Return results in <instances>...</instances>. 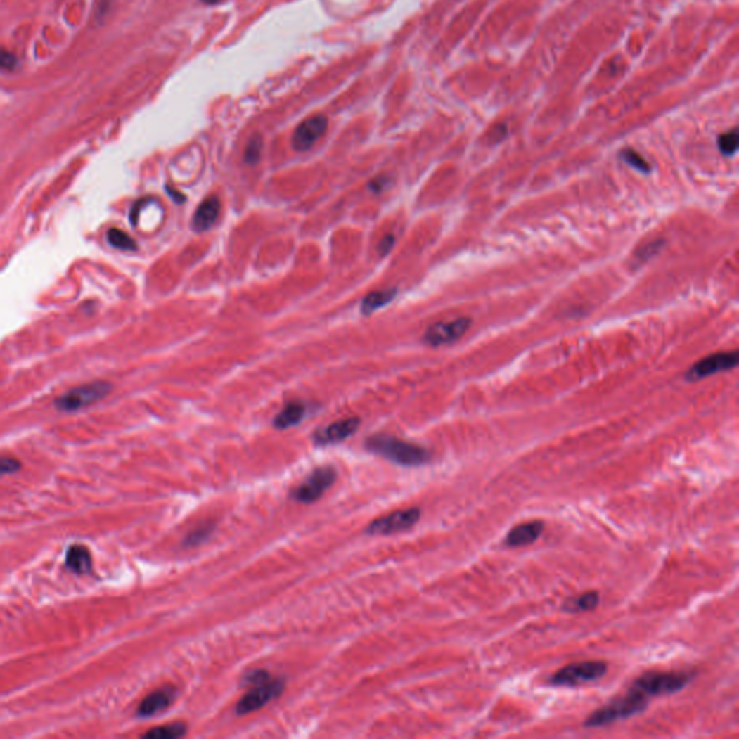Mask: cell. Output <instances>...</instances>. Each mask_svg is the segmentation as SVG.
Wrapping results in <instances>:
<instances>
[{
  "label": "cell",
  "mask_w": 739,
  "mask_h": 739,
  "mask_svg": "<svg viewBox=\"0 0 739 739\" xmlns=\"http://www.w3.org/2000/svg\"><path fill=\"white\" fill-rule=\"evenodd\" d=\"M368 452L380 455L401 467H422L429 463L430 452L420 445L399 439L390 435H373L366 441Z\"/></svg>",
  "instance_id": "1"
},
{
  "label": "cell",
  "mask_w": 739,
  "mask_h": 739,
  "mask_svg": "<svg viewBox=\"0 0 739 739\" xmlns=\"http://www.w3.org/2000/svg\"><path fill=\"white\" fill-rule=\"evenodd\" d=\"M648 706V699H645L640 692L629 688L625 695L615 698L608 705L596 709L584 722L585 728H599L607 726L617 721L631 718L641 714Z\"/></svg>",
  "instance_id": "2"
},
{
  "label": "cell",
  "mask_w": 739,
  "mask_h": 739,
  "mask_svg": "<svg viewBox=\"0 0 739 739\" xmlns=\"http://www.w3.org/2000/svg\"><path fill=\"white\" fill-rule=\"evenodd\" d=\"M695 679V671H645L629 688L640 692L645 699L680 692Z\"/></svg>",
  "instance_id": "3"
},
{
  "label": "cell",
  "mask_w": 739,
  "mask_h": 739,
  "mask_svg": "<svg viewBox=\"0 0 739 739\" xmlns=\"http://www.w3.org/2000/svg\"><path fill=\"white\" fill-rule=\"evenodd\" d=\"M607 664L599 660L572 663L559 669L549 677L551 686L555 688H577L585 683H592L607 674Z\"/></svg>",
  "instance_id": "4"
},
{
  "label": "cell",
  "mask_w": 739,
  "mask_h": 739,
  "mask_svg": "<svg viewBox=\"0 0 739 739\" xmlns=\"http://www.w3.org/2000/svg\"><path fill=\"white\" fill-rule=\"evenodd\" d=\"M335 480V468L331 467V465H323V467L314 470L309 474V477H307V480H304L296 488L292 489L290 499L302 504L315 503L331 488Z\"/></svg>",
  "instance_id": "5"
},
{
  "label": "cell",
  "mask_w": 739,
  "mask_h": 739,
  "mask_svg": "<svg viewBox=\"0 0 739 739\" xmlns=\"http://www.w3.org/2000/svg\"><path fill=\"white\" fill-rule=\"evenodd\" d=\"M112 389L113 386L107 381L87 383V385L71 389L60 396L56 400V407L61 412H75V410L84 409L93 403L100 401L112 392Z\"/></svg>",
  "instance_id": "6"
},
{
  "label": "cell",
  "mask_w": 739,
  "mask_h": 739,
  "mask_svg": "<svg viewBox=\"0 0 739 739\" xmlns=\"http://www.w3.org/2000/svg\"><path fill=\"white\" fill-rule=\"evenodd\" d=\"M283 689H285V681L282 679L273 677V676H270L269 679L260 683L252 684L250 690L238 700L236 706V712L240 716L252 714V712H256L264 707L273 699L279 698Z\"/></svg>",
  "instance_id": "7"
},
{
  "label": "cell",
  "mask_w": 739,
  "mask_h": 739,
  "mask_svg": "<svg viewBox=\"0 0 739 739\" xmlns=\"http://www.w3.org/2000/svg\"><path fill=\"white\" fill-rule=\"evenodd\" d=\"M420 510L418 507L397 510L387 515H383L368 525L367 534L371 536H390L403 533L416 526L420 520Z\"/></svg>",
  "instance_id": "8"
},
{
  "label": "cell",
  "mask_w": 739,
  "mask_h": 739,
  "mask_svg": "<svg viewBox=\"0 0 739 739\" xmlns=\"http://www.w3.org/2000/svg\"><path fill=\"white\" fill-rule=\"evenodd\" d=\"M470 325L471 319L468 318H456L454 321L436 322L428 328L423 335V341L432 347L455 342L468 331Z\"/></svg>",
  "instance_id": "9"
},
{
  "label": "cell",
  "mask_w": 739,
  "mask_h": 739,
  "mask_svg": "<svg viewBox=\"0 0 739 739\" xmlns=\"http://www.w3.org/2000/svg\"><path fill=\"white\" fill-rule=\"evenodd\" d=\"M328 120L323 116H312L300 123L292 138V146L297 152L309 150L325 134Z\"/></svg>",
  "instance_id": "10"
},
{
  "label": "cell",
  "mask_w": 739,
  "mask_h": 739,
  "mask_svg": "<svg viewBox=\"0 0 739 739\" xmlns=\"http://www.w3.org/2000/svg\"><path fill=\"white\" fill-rule=\"evenodd\" d=\"M736 364H738V352L736 351L712 354V355H709V357L700 360L699 363H696L688 371L686 375H688L689 380H699V378L709 377V375L715 374V373H721V371H726V370L735 368Z\"/></svg>",
  "instance_id": "11"
},
{
  "label": "cell",
  "mask_w": 739,
  "mask_h": 739,
  "mask_svg": "<svg viewBox=\"0 0 739 739\" xmlns=\"http://www.w3.org/2000/svg\"><path fill=\"white\" fill-rule=\"evenodd\" d=\"M361 420L359 418H348L342 420H337L326 428L318 430L314 436V441L316 445L326 446V445H335L340 442H344L352 436L355 432L359 430Z\"/></svg>",
  "instance_id": "12"
},
{
  "label": "cell",
  "mask_w": 739,
  "mask_h": 739,
  "mask_svg": "<svg viewBox=\"0 0 739 739\" xmlns=\"http://www.w3.org/2000/svg\"><path fill=\"white\" fill-rule=\"evenodd\" d=\"M178 690L174 686H163L148 695L138 707L139 718H152L167 710L176 699Z\"/></svg>",
  "instance_id": "13"
},
{
  "label": "cell",
  "mask_w": 739,
  "mask_h": 739,
  "mask_svg": "<svg viewBox=\"0 0 739 739\" xmlns=\"http://www.w3.org/2000/svg\"><path fill=\"white\" fill-rule=\"evenodd\" d=\"M220 211H221V203L220 200H218V197L217 195L207 197L195 210L193 221H191V227H193V230L197 233L210 230L218 220Z\"/></svg>",
  "instance_id": "14"
},
{
  "label": "cell",
  "mask_w": 739,
  "mask_h": 739,
  "mask_svg": "<svg viewBox=\"0 0 739 739\" xmlns=\"http://www.w3.org/2000/svg\"><path fill=\"white\" fill-rule=\"evenodd\" d=\"M543 529L544 525L540 520L522 523L508 532V534L504 539V544L507 547H523L533 544L541 536Z\"/></svg>",
  "instance_id": "15"
},
{
  "label": "cell",
  "mask_w": 739,
  "mask_h": 739,
  "mask_svg": "<svg viewBox=\"0 0 739 739\" xmlns=\"http://www.w3.org/2000/svg\"><path fill=\"white\" fill-rule=\"evenodd\" d=\"M307 415V406L302 401H290L273 419L276 429H289L299 425Z\"/></svg>",
  "instance_id": "16"
},
{
  "label": "cell",
  "mask_w": 739,
  "mask_h": 739,
  "mask_svg": "<svg viewBox=\"0 0 739 739\" xmlns=\"http://www.w3.org/2000/svg\"><path fill=\"white\" fill-rule=\"evenodd\" d=\"M599 605V593L596 591H588L578 596L567 598L562 604V611L569 614L589 612Z\"/></svg>",
  "instance_id": "17"
},
{
  "label": "cell",
  "mask_w": 739,
  "mask_h": 739,
  "mask_svg": "<svg viewBox=\"0 0 739 739\" xmlns=\"http://www.w3.org/2000/svg\"><path fill=\"white\" fill-rule=\"evenodd\" d=\"M65 565L74 573H87V572H90L91 566H93V560H91V555H90L87 547L79 546V544L71 546L70 549H68V552H67Z\"/></svg>",
  "instance_id": "18"
},
{
  "label": "cell",
  "mask_w": 739,
  "mask_h": 739,
  "mask_svg": "<svg viewBox=\"0 0 739 739\" xmlns=\"http://www.w3.org/2000/svg\"><path fill=\"white\" fill-rule=\"evenodd\" d=\"M396 295H397V289L396 288L370 292L363 299V302H361V314L363 315H371L373 312L381 309L383 307L389 305L392 300L396 297Z\"/></svg>",
  "instance_id": "19"
},
{
  "label": "cell",
  "mask_w": 739,
  "mask_h": 739,
  "mask_svg": "<svg viewBox=\"0 0 739 739\" xmlns=\"http://www.w3.org/2000/svg\"><path fill=\"white\" fill-rule=\"evenodd\" d=\"M107 241L112 248L123 252H134L138 249V243H136L129 234H126L120 229H110L107 231Z\"/></svg>",
  "instance_id": "20"
},
{
  "label": "cell",
  "mask_w": 739,
  "mask_h": 739,
  "mask_svg": "<svg viewBox=\"0 0 739 739\" xmlns=\"http://www.w3.org/2000/svg\"><path fill=\"white\" fill-rule=\"evenodd\" d=\"M186 735V726L184 724H169L153 728L143 736L149 739H176Z\"/></svg>",
  "instance_id": "21"
},
{
  "label": "cell",
  "mask_w": 739,
  "mask_h": 739,
  "mask_svg": "<svg viewBox=\"0 0 739 739\" xmlns=\"http://www.w3.org/2000/svg\"><path fill=\"white\" fill-rule=\"evenodd\" d=\"M214 529H215V525L212 522H204L201 523L200 526H197L194 530H191L186 537L184 539V546L185 547H197L200 544H203L204 541H207L211 534L214 533Z\"/></svg>",
  "instance_id": "22"
},
{
  "label": "cell",
  "mask_w": 739,
  "mask_h": 739,
  "mask_svg": "<svg viewBox=\"0 0 739 739\" xmlns=\"http://www.w3.org/2000/svg\"><path fill=\"white\" fill-rule=\"evenodd\" d=\"M262 149H263V141H262L260 136L256 134L249 141L248 148H245V152H244L245 163H249V165H256V163L260 159Z\"/></svg>",
  "instance_id": "23"
},
{
  "label": "cell",
  "mask_w": 739,
  "mask_h": 739,
  "mask_svg": "<svg viewBox=\"0 0 739 739\" xmlns=\"http://www.w3.org/2000/svg\"><path fill=\"white\" fill-rule=\"evenodd\" d=\"M621 158H622V160H625L628 163L629 167H633L634 169H637L640 172H644V174L650 172L648 162L640 153H637V152H634L631 149H626V150H624L621 153Z\"/></svg>",
  "instance_id": "24"
},
{
  "label": "cell",
  "mask_w": 739,
  "mask_h": 739,
  "mask_svg": "<svg viewBox=\"0 0 739 739\" xmlns=\"http://www.w3.org/2000/svg\"><path fill=\"white\" fill-rule=\"evenodd\" d=\"M738 131L733 129L719 138V149L725 156H732L738 149Z\"/></svg>",
  "instance_id": "25"
},
{
  "label": "cell",
  "mask_w": 739,
  "mask_h": 739,
  "mask_svg": "<svg viewBox=\"0 0 739 739\" xmlns=\"http://www.w3.org/2000/svg\"><path fill=\"white\" fill-rule=\"evenodd\" d=\"M20 462L15 458H9V456H2L0 458V475H6V474H13L16 471L20 470Z\"/></svg>",
  "instance_id": "26"
},
{
  "label": "cell",
  "mask_w": 739,
  "mask_h": 739,
  "mask_svg": "<svg viewBox=\"0 0 739 739\" xmlns=\"http://www.w3.org/2000/svg\"><path fill=\"white\" fill-rule=\"evenodd\" d=\"M18 64V60L16 57L13 56L12 52L6 51V49H0V68H5V70H13Z\"/></svg>",
  "instance_id": "27"
},
{
  "label": "cell",
  "mask_w": 739,
  "mask_h": 739,
  "mask_svg": "<svg viewBox=\"0 0 739 739\" xmlns=\"http://www.w3.org/2000/svg\"><path fill=\"white\" fill-rule=\"evenodd\" d=\"M394 243H396V238L393 234H387L383 237V240L380 241L378 244V253L380 256H386L392 252V249L394 248Z\"/></svg>",
  "instance_id": "28"
},
{
  "label": "cell",
  "mask_w": 739,
  "mask_h": 739,
  "mask_svg": "<svg viewBox=\"0 0 739 739\" xmlns=\"http://www.w3.org/2000/svg\"><path fill=\"white\" fill-rule=\"evenodd\" d=\"M167 193L169 194V197H171L176 204H182V203H185V200H186V197H185L184 194H181L178 189L172 188L171 185H167Z\"/></svg>",
  "instance_id": "29"
},
{
  "label": "cell",
  "mask_w": 739,
  "mask_h": 739,
  "mask_svg": "<svg viewBox=\"0 0 739 739\" xmlns=\"http://www.w3.org/2000/svg\"><path fill=\"white\" fill-rule=\"evenodd\" d=\"M203 4H207V5H214L217 2H220V0H201Z\"/></svg>",
  "instance_id": "30"
}]
</instances>
